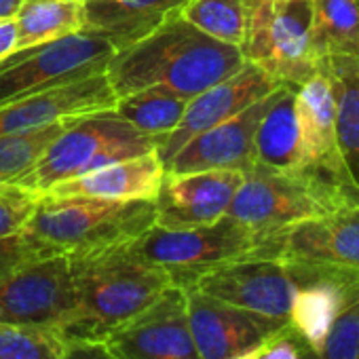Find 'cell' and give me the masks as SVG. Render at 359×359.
Wrapping results in <instances>:
<instances>
[{"instance_id":"25","label":"cell","mask_w":359,"mask_h":359,"mask_svg":"<svg viewBox=\"0 0 359 359\" xmlns=\"http://www.w3.org/2000/svg\"><path fill=\"white\" fill-rule=\"evenodd\" d=\"M189 100L165 89H142L116 100L114 112L131 123L137 131L161 140L171 133L187 110Z\"/></svg>"},{"instance_id":"14","label":"cell","mask_w":359,"mask_h":359,"mask_svg":"<svg viewBox=\"0 0 359 359\" xmlns=\"http://www.w3.org/2000/svg\"><path fill=\"white\" fill-rule=\"evenodd\" d=\"M285 266L296 281L287 325L304 353H317L336 317L359 298V275L302 262Z\"/></svg>"},{"instance_id":"32","label":"cell","mask_w":359,"mask_h":359,"mask_svg":"<svg viewBox=\"0 0 359 359\" xmlns=\"http://www.w3.org/2000/svg\"><path fill=\"white\" fill-rule=\"evenodd\" d=\"M45 256H53V254L45 250L41 243L26 237L24 233L11 235V237H0V281L7 275H11L15 269L32 260L45 258Z\"/></svg>"},{"instance_id":"2","label":"cell","mask_w":359,"mask_h":359,"mask_svg":"<svg viewBox=\"0 0 359 359\" xmlns=\"http://www.w3.org/2000/svg\"><path fill=\"white\" fill-rule=\"evenodd\" d=\"M76 306L57 332L64 342L106 340L118 325L152 304L171 277L140 258L129 243L70 254Z\"/></svg>"},{"instance_id":"15","label":"cell","mask_w":359,"mask_h":359,"mask_svg":"<svg viewBox=\"0 0 359 359\" xmlns=\"http://www.w3.org/2000/svg\"><path fill=\"white\" fill-rule=\"evenodd\" d=\"M277 87H281V83H277L258 66L245 62L237 74L189 100L177 127L165 137L156 140V154L163 167L187 142L239 114L250 104L273 93Z\"/></svg>"},{"instance_id":"38","label":"cell","mask_w":359,"mask_h":359,"mask_svg":"<svg viewBox=\"0 0 359 359\" xmlns=\"http://www.w3.org/2000/svg\"><path fill=\"white\" fill-rule=\"evenodd\" d=\"M355 359H359V355H357V357H355Z\"/></svg>"},{"instance_id":"31","label":"cell","mask_w":359,"mask_h":359,"mask_svg":"<svg viewBox=\"0 0 359 359\" xmlns=\"http://www.w3.org/2000/svg\"><path fill=\"white\" fill-rule=\"evenodd\" d=\"M41 195L18 184L0 187V237L22 233L39 205Z\"/></svg>"},{"instance_id":"24","label":"cell","mask_w":359,"mask_h":359,"mask_svg":"<svg viewBox=\"0 0 359 359\" xmlns=\"http://www.w3.org/2000/svg\"><path fill=\"white\" fill-rule=\"evenodd\" d=\"M15 24V51L81 32L85 30V0H22Z\"/></svg>"},{"instance_id":"9","label":"cell","mask_w":359,"mask_h":359,"mask_svg":"<svg viewBox=\"0 0 359 359\" xmlns=\"http://www.w3.org/2000/svg\"><path fill=\"white\" fill-rule=\"evenodd\" d=\"M74 306L76 292L66 254L32 260L0 281V323L45 327L57 334Z\"/></svg>"},{"instance_id":"34","label":"cell","mask_w":359,"mask_h":359,"mask_svg":"<svg viewBox=\"0 0 359 359\" xmlns=\"http://www.w3.org/2000/svg\"><path fill=\"white\" fill-rule=\"evenodd\" d=\"M258 359H302V346L294 338L292 330H287L281 336L273 338L258 355Z\"/></svg>"},{"instance_id":"1","label":"cell","mask_w":359,"mask_h":359,"mask_svg":"<svg viewBox=\"0 0 359 359\" xmlns=\"http://www.w3.org/2000/svg\"><path fill=\"white\" fill-rule=\"evenodd\" d=\"M243 64L239 47L203 34L173 11L148 36L118 49L106 76L116 97L156 87L193 100L237 74Z\"/></svg>"},{"instance_id":"12","label":"cell","mask_w":359,"mask_h":359,"mask_svg":"<svg viewBox=\"0 0 359 359\" xmlns=\"http://www.w3.org/2000/svg\"><path fill=\"white\" fill-rule=\"evenodd\" d=\"M260 258L315 264L359 275V201L269 237L262 243Z\"/></svg>"},{"instance_id":"30","label":"cell","mask_w":359,"mask_h":359,"mask_svg":"<svg viewBox=\"0 0 359 359\" xmlns=\"http://www.w3.org/2000/svg\"><path fill=\"white\" fill-rule=\"evenodd\" d=\"M359 355V298H355L332 323L323 346L304 353L302 359H355Z\"/></svg>"},{"instance_id":"19","label":"cell","mask_w":359,"mask_h":359,"mask_svg":"<svg viewBox=\"0 0 359 359\" xmlns=\"http://www.w3.org/2000/svg\"><path fill=\"white\" fill-rule=\"evenodd\" d=\"M296 118L304 167L353 182L338 150L336 93L327 74L319 72L296 87Z\"/></svg>"},{"instance_id":"17","label":"cell","mask_w":359,"mask_h":359,"mask_svg":"<svg viewBox=\"0 0 359 359\" xmlns=\"http://www.w3.org/2000/svg\"><path fill=\"white\" fill-rule=\"evenodd\" d=\"M116 93L106 72L89 79L51 87L0 106V135L34 131L60 121H72L91 112L112 110L116 106Z\"/></svg>"},{"instance_id":"6","label":"cell","mask_w":359,"mask_h":359,"mask_svg":"<svg viewBox=\"0 0 359 359\" xmlns=\"http://www.w3.org/2000/svg\"><path fill=\"white\" fill-rule=\"evenodd\" d=\"M241 53L281 85L300 87L319 74L313 26L317 0H245Z\"/></svg>"},{"instance_id":"16","label":"cell","mask_w":359,"mask_h":359,"mask_svg":"<svg viewBox=\"0 0 359 359\" xmlns=\"http://www.w3.org/2000/svg\"><path fill=\"white\" fill-rule=\"evenodd\" d=\"M243 182V171L216 169L199 173H165L154 197L156 226L195 229L205 226L222 216Z\"/></svg>"},{"instance_id":"20","label":"cell","mask_w":359,"mask_h":359,"mask_svg":"<svg viewBox=\"0 0 359 359\" xmlns=\"http://www.w3.org/2000/svg\"><path fill=\"white\" fill-rule=\"evenodd\" d=\"M165 177L156 150L125 158L79 177L62 180L45 195L51 197H100V199H150L154 201Z\"/></svg>"},{"instance_id":"27","label":"cell","mask_w":359,"mask_h":359,"mask_svg":"<svg viewBox=\"0 0 359 359\" xmlns=\"http://www.w3.org/2000/svg\"><path fill=\"white\" fill-rule=\"evenodd\" d=\"M177 13L220 43L235 47H241L243 43L248 22L245 0H187Z\"/></svg>"},{"instance_id":"8","label":"cell","mask_w":359,"mask_h":359,"mask_svg":"<svg viewBox=\"0 0 359 359\" xmlns=\"http://www.w3.org/2000/svg\"><path fill=\"white\" fill-rule=\"evenodd\" d=\"M114 53L106 36L89 30L15 51L0 62V106L106 72Z\"/></svg>"},{"instance_id":"18","label":"cell","mask_w":359,"mask_h":359,"mask_svg":"<svg viewBox=\"0 0 359 359\" xmlns=\"http://www.w3.org/2000/svg\"><path fill=\"white\" fill-rule=\"evenodd\" d=\"M271 102V93L254 104H250L239 114L226 118L224 123L199 133L187 142L167 163L165 173L182 175L216 169L248 171L254 163V135L256 127Z\"/></svg>"},{"instance_id":"29","label":"cell","mask_w":359,"mask_h":359,"mask_svg":"<svg viewBox=\"0 0 359 359\" xmlns=\"http://www.w3.org/2000/svg\"><path fill=\"white\" fill-rule=\"evenodd\" d=\"M64 340L45 327L0 323V359H62Z\"/></svg>"},{"instance_id":"7","label":"cell","mask_w":359,"mask_h":359,"mask_svg":"<svg viewBox=\"0 0 359 359\" xmlns=\"http://www.w3.org/2000/svg\"><path fill=\"white\" fill-rule=\"evenodd\" d=\"M129 248L146 262L163 269L173 285L189 287L199 275L220 264L258 258L262 241L258 235L231 216L195 226V229H163L152 224Z\"/></svg>"},{"instance_id":"21","label":"cell","mask_w":359,"mask_h":359,"mask_svg":"<svg viewBox=\"0 0 359 359\" xmlns=\"http://www.w3.org/2000/svg\"><path fill=\"white\" fill-rule=\"evenodd\" d=\"M187 0H85V30L106 36L116 51L163 24Z\"/></svg>"},{"instance_id":"5","label":"cell","mask_w":359,"mask_h":359,"mask_svg":"<svg viewBox=\"0 0 359 359\" xmlns=\"http://www.w3.org/2000/svg\"><path fill=\"white\" fill-rule=\"evenodd\" d=\"M156 150V140L137 131L112 110L91 112L70 121V125L51 142L34 169L18 187L45 195L62 180L79 177L93 169L133 158Z\"/></svg>"},{"instance_id":"36","label":"cell","mask_w":359,"mask_h":359,"mask_svg":"<svg viewBox=\"0 0 359 359\" xmlns=\"http://www.w3.org/2000/svg\"><path fill=\"white\" fill-rule=\"evenodd\" d=\"M20 5H22V0H0V20L15 18Z\"/></svg>"},{"instance_id":"11","label":"cell","mask_w":359,"mask_h":359,"mask_svg":"<svg viewBox=\"0 0 359 359\" xmlns=\"http://www.w3.org/2000/svg\"><path fill=\"white\" fill-rule=\"evenodd\" d=\"M104 342L121 359H201L189 325L187 290L180 285H169Z\"/></svg>"},{"instance_id":"37","label":"cell","mask_w":359,"mask_h":359,"mask_svg":"<svg viewBox=\"0 0 359 359\" xmlns=\"http://www.w3.org/2000/svg\"><path fill=\"white\" fill-rule=\"evenodd\" d=\"M279 336H281V334H279ZM269 342H271V340H269ZM269 342H264V344H260V346H256V348H252V351H248V353H243V355L231 357V359H258V355L264 351V346H266Z\"/></svg>"},{"instance_id":"28","label":"cell","mask_w":359,"mask_h":359,"mask_svg":"<svg viewBox=\"0 0 359 359\" xmlns=\"http://www.w3.org/2000/svg\"><path fill=\"white\" fill-rule=\"evenodd\" d=\"M68 125L70 121H60L34 131L0 135V187L18 184L24 175H28L34 169V165L43 158L51 142Z\"/></svg>"},{"instance_id":"3","label":"cell","mask_w":359,"mask_h":359,"mask_svg":"<svg viewBox=\"0 0 359 359\" xmlns=\"http://www.w3.org/2000/svg\"><path fill=\"white\" fill-rule=\"evenodd\" d=\"M357 201L359 191L348 180L334 177L313 167L275 171L254 163L243 171V182L226 216L252 229L264 243L269 237L298 222L334 214Z\"/></svg>"},{"instance_id":"4","label":"cell","mask_w":359,"mask_h":359,"mask_svg":"<svg viewBox=\"0 0 359 359\" xmlns=\"http://www.w3.org/2000/svg\"><path fill=\"white\" fill-rule=\"evenodd\" d=\"M156 220L150 199L41 195L22 233L51 254H83L129 243Z\"/></svg>"},{"instance_id":"22","label":"cell","mask_w":359,"mask_h":359,"mask_svg":"<svg viewBox=\"0 0 359 359\" xmlns=\"http://www.w3.org/2000/svg\"><path fill=\"white\" fill-rule=\"evenodd\" d=\"M254 156L258 165L275 171L304 167L296 118V87L281 85L271 93V102L256 127Z\"/></svg>"},{"instance_id":"13","label":"cell","mask_w":359,"mask_h":359,"mask_svg":"<svg viewBox=\"0 0 359 359\" xmlns=\"http://www.w3.org/2000/svg\"><path fill=\"white\" fill-rule=\"evenodd\" d=\"M184 290L189 325L201 359H231L290 330L287 321L237 309L193 287Z\"/></svg>"},{"instance_id":"23","label":"cell","mask_w":359,"mask_h":359,"mask_svg":"<svg viewBox=\"0 0 359 359\" xmlns=\"http://www.w3.org/2000/svg\"><path fill=\"white\" fill-rule=\"evenodd\" d=\"M319 72L334 74L359 64V0H317L313 26Z\"/></svg>"},{"instance_id":"33","label":"cell","mask_w":359,"mask_h":359,"mask_svg":"<svg viewBox=\"0 0 359 359\" xmlns=\"http://www.w3.org/2000/svg\"><path fill=\"white\" fill-rule=\"evenodd\" d=\"M62 359H121L102 340H70L64 342Z\"/></svg>"},{"instance_id":"35","label":"cell","mask_w":359,"mask_h":359,"mask_svg":"<svg viewBox=\"0 0 359 359\" xmlns=\"http://www.w3.org/2000/svg\"><path fill=\"white\" fill-rule=\"evenodd\" d=\"M18 47V24L15 18L0 20V62L9 57Z\"/></svg>"},{"instance_id":"26","label":"cell","mask_w":359,"mask_h":359,"mask_svg":"<svg viewBox=\"0 0 359 359\" xmlns=\"http://www.w3.org/2000/svg\"><path fill=\"white\" fill-rule=\"evenodd\" d=\"M336 93V137L342 163L359 189V64L330 74Z\"/></svg>"},{"instance_id":"10","label":"cell","mask_w":359,"mask_h":359,"mask_svg":"<svg viewBox=\"0 0 359 359\" xmlns=\"http://www.w3.org/2000/svg\"><path fill=\"white\" fill-rule=\"evenodd\" d=\"M189 287L237 309L287 321L296 281L277 258H241L199 275Z\"/></svg>"}]
</instances>
